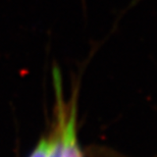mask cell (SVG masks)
I'll return each mask as SVG.
<instances>
[{"label": "cell", "instance_id": "cell-2", "mask_svg": "<svg viewBox=\"0 0 157 157\" xmlns=\"http://www.w3.org/2000/svg\"><path fill=\"white\" fill-rule=\"evenodd\" d=\"M47 150H48V140L42 139L37 144L36 148L33 150L29 157H46Z\"/></svg>", "mask_w": 157, "mask_h": 157}, {"label": "cell", "instance_id": "cell-1", "mask_svg": "<svg viewBox=\"0 0 157 157\" xmlns=\"http://www.w3.org/2000/svg\"><path fill=\"white\" fill-rule=\"evenodd\" d=\"M57 128L53 133L52 138L48 140V150L46 157H62V135H61V124H62V110L58 114Z\"/></svg>", "mask_w": 157, "mask_h": 157}]
</instances>
